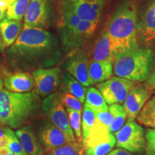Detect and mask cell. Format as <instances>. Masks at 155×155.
<instances>
[{
	"instance_id": "cell-37",
	"label": "cell",
	"mask_w": 155,
	"mask_h": 155,
	"mask_svg": "<svg viewBox=\"0 0 155 155\" xmlns=\"http://www.w3.org/2000/svg\"><path fill=\"white\" fill-rule=\"evenodd\" d=\"M147 155H155V145L151 147H147Z\"/></svg>"
},
{
	"instance_id": "cell-14",
	"label": "cell",
	"mask_w": 155,
	"mask_h": 155,
	"mask_svg": "<svg viewBox=\"0 0 155 155\" xmlns=\"http://www.w3.org/2000/svg\"><path fill=\"white\" fill-rule=\"evenodd\" d=\"M150 98V93L142 86H136L131 89L123 104L128 121H135L145 104Z\"/></svg>"
},
{
	"instance_id": "cell-12",
	"label": "cell",
	"mask_w": 155,
	"mask_h": 155,
	"mask_svg": "<svg viewBox=\"0 0 155 155\" xmlns=\"http://www.w3.org/2000/svg\"><path fill=\"white\" fill-rule=\"evenodd\" d=\"M39 139L43 149L49 152L57 147L76 141L75 138L70 137L49 122L45 123L40 128Z\"/></svg>"
},
{
	"instance_id": "cell-10",
	"label": "cell",
	"mask_w": 155,
	"mask_h": 155,
	"mask_svg": "<svg viewBox=\"0 0 155 155\" xmlns=\"http://www.w3.org/2000/svg\"><path fill=\"white\" fill-rule=\"evenodd\" d=\"M51 17L50 0H30L24 17L25 27L47 28Z\"/></svg>"
},
{
	"instance_id": "cell-3",
	"label": "cell",
	"mask_w": 155,
	"mask_h": 155,
	"mask_svg": "<svg viewBox=\"0 0 155 155\" xmlns=\"http://www.w3.org/2000/svg\"><path fill=\"white\" fill-rule=\"evenodd\" d=\"M40 97L35 91L14 93L0 91V123L10 129H19L38 112Z\"/></svg>"
},
{
	"instance_id": "cell-36",
	"label": "cell",
	"mask_w": 155,
	"mask_h": 155,
	"mask_svg": "<svg viewBox=\"0 0 155 155\" xmlns=\"http://www.w3.org/2000/svg\"><path fill=\"white\" fill-rule=\"evenodd\" d=\"M11 151L8 147H0V155H9Z\"/></svg>"
},
{
	"instance_id": "cell-32",
	"label": "cell",
	"mask_w": 155,
	"mask_h": 155,
	"mask_svg": "<svg viewBox=\"0 0 155 155\" xmlns=\"http://www.w3.org/2000/svg\"><path fill=\"white\" fill-rule=\"evenodd\" d=\"M147 147H151L155 145V128L147 130L145 134Z\"/></svg>"
},
{
	"instance_id": "cell-26",
	"label": "cell",
	"mask_w": 155,
	"mask_h": 155,
	"mask_svg": "<svg viewBox=\"0 0 155 155\" xmlns=\"http://www.w3.org/2000/svg\"><path fill=\"white\" fill-rule=\"evenodd\" d=\"M108 111L113 117V121L110 127L109 131L112 134L116 133L124 125L127 114L123 106L120 104H112L108 107Z\"/></svg>"
},
{
	"instance_id": "cell-8",
	"label": "cell",
	"mask_w": 155,
	"mask_h": 155,
	"mask_svg": "<svg viewBox=\"0 0 155 155\" xmlns=\"http://www.w3.org/2000/svg\"><path fill=\"white\" fill-rule=\"evenodd\" d=\"M42 109L51 124L70 137L75 138L68 114L60 101L58 94H51L46 96L42 103Z\"/></svg>"
},
{
	"instance_id": "cell-19",
	"label": "cell",
	"mask_w": 155,
	"mask_h": 155,
	"mask_svg": "<svg viewBox=\"0 0 155 155\" xmlns=\"http://www.w3.org/2000/svg\"><path fill=\"white\" fill-rule=\"evenodd\" d=\"M92 57L93 60L96 61H111L113 62L114 53L108 32L106 28L101 32L98 40L95 42L93 48Z\"/></svg>"
},
{
	"instance_id": "cell-1",
	"label": "cell",
	"mask_w": 155,
	"mask_h": 155,
	"mask_svg": "<svg viewBox=\"0 0 155 155\" xmlns=\"http://www.w3.org/2000/svg\"><path fill=\"white\" fill-rule=\"evenodd\" d=\"M6 55L12 66L28 70L53 66L61 60V52L57 38L49 31L24 26Z\"/></svg>"
},
{
	"instance_id": "cell-29",
	"label": "cell",
	"mask_w": 155,
	"mask_h": 155,
	"mask_svg": "<svg viewBox=\"0 0 155 155\" xmlns=\"http://www.w3.org/2000/svg\"><path fill=\"white\" fill-rule=\"evenodd\" d=\"M66 112L68 116L69 123L72 128L75 137L79 140L82 139V131H81V112L74 110L66 108Z\"/></svg>"
},
{
	"instance_id": "cell-31",
	"label": "cell",
	"mask_w": 155,
	"mask_h": 155,
	"mask_svg": "<svg viewBox=\"0 0 155 155\" xmlns=\"http://www.w3.org/2000/svg\"><path fill=\"white\" fill-rule=\"evenodd\" d=\"M58 96L62 105L65 106L66 108H70L78 112L82 111V103L76 97L65 92L58 94Z\"/></svg>"
},
{
	"instance_id": "cell-9",
	"label": "cell",
	"mask_w": 155,
	"mask_h": 155,
	"mask_svg": "<svg viewBox=\"0 0 155 155\" xmlns=\"http://www.w3.org/2000/svg\"><path fill=\"white\" fill-rule=\"evenodd\" d=\"M62 76L61 70L58 67L39 68L32 71L35 92L42 97L49 96L60 86Z\"/></svg>"
},
{
	"instance_id": "cell-23",
	"label": "cell",
	"mask_w": 155,
	"mask_h": 155,
	"mask_svg": "<svg viewBox=\"0 0 155 155\" xmlns=\"http://www.w3.org/2000/svg\"><path fill=\"white\" fill-rule=\"evenodd\" d=\"M86 104L91 107L95 114L98 112L108 111V106L102 94L94 87L89 88L86 94Z\"/></svg>"
},
{
	"instance_id": "cell-22",
	"label": "cell",
	"mask_w": 155,
	"mask_h": 155,
	"mask_svg": "<svg viewBox=\"0 0 155 155\" xmlns=\"http://www.w3.org/2000/svg\"><path fill=\"white\" fill-rule=\"evenodd\" d=\"M62 90L63 92L70 94L78 99L81 103L86 100V87L77 81L70 73H66L62 76Z\"/></svg>"
},
{
	"instance_id": "cell-15",
	"label": "cell",
	"mask_w": 155,
	"mask_h": 155,
	"mask_svg": "<svg viewBox=\"0 0 155 155\" xmlns=\"http://www.w3.org/2000/svg\"><path fill=\"white\" fill-rule=\"evenodd\" d=\"M137 38L141 42L155 41V0H151L137 25Z\"/></svg>"
},
{
	"instance_id": "cell-24",
	"label": "cell",
	"mask_w": 155,
	"mask_h": 155,
	"mask_svg": "<svg viewBox=\"0 0 155 155\" xmlns=\"http://www.w3.org/2000/svg\"><path fill=\"white\" fill-rule=\"evenodd\" d=\"M137 121L145 127L155 128V96L147 101L137 117Z\"/></svg>"
},
{
	"instance_id": "cell-6",
	"label": "cell",
	"mask_w": 155,
	"mask_h": 155,
	"mask_svg": "<svg viewBox=\"0 0 155 155\" xmlns=\"http://www.w3.org/2000/svg\"><path fill=\"white\" fill-rule=\"evenodd\" d=\"M114 135L116 146L131 153L143 152L146 145L144 129L135 121H127Z\"/></svg>"
},
{
	"instance_id": "cell-4",
	"label": "cell",
	"mask_w": 155,
	"mask_h": 155,
	"mask_svg": "<svg viewBox=\"0 0 155 155\" xmlns=\"http://www.w3.org/2000/svg\"><path fill=\"white\" fill-rule=\"evenodd\" d=\"M154 64L152 50L137 47L116 53L113 60V72L116 76L134 82H142L150 76Z\"/></svg>"
},
{
	"instance_id": "cell-7",
	"label": "cell",
	"mask_w": 155,
	"mask_h": 155,
	"mask_svg": "<svg viewBox=\"0 0 155 155\" xmlns=\"http://www.w3.org/2000/svg\"><path fill=\"white\" fill-rule=\"evenodd\" d=\"M134 85L135 82L132 81L116 76L97 84V88L106 104L112 105L124 102Z\"/></svg>"
},
{
	"instance_id": "cell-28",
	"label": "cell",
	"mask_w": 155,
	"mask_h": 155,
	"mask_svg": "<svg viewBox=\"0 0 155 155\" xmlns=\"http://www.w3.org/2000/svg\"><path fill=\"white\" fill-rule=\"evenodd\" d=\"M82 148L76 141L69 143L50 151L48 155H81Z\"/></svg>"
},
{
	"instance_id": "cell-5",
	"label": "cell",
	"mask_w": 155,
	"mask_h": 155,
	"mask_svg": "<svg viewBox=\"0 0 155 155\" xmlns=\"http://www.w3.org/2000/svg\"><path fill=\"white\" fill-rule=\"evenodd\" d=\"M97 25L88 21L81 20L75 27L58 26L63 53L70 56L79 51L94 34Z\"/></svg>"
},
{
	"instance_id": "cell-27",
	"label": "cell",
	"mask_w": 155,
	"mask_h": 155,
	"mask_svg": "<svg viewBox=\"0 0 155 155\" xmlns=\"http://www.w3.org/2000/svg\"><path fill=\"white\" fill-rule=\"evenodd\" d=\"M96 121V114L91 107L85 104L83 110L82 118V139L83 143H84L88 138L92 127H94Z\"/></svg>"
},
{
	"instance_id": "cell-11",
	"label": "cell",
	"mask_w": 155,
	"mask_h": 155,
	"mask_svg": "<svg viewBox=\"0 0 155 155\" xmlns=\"http://www.w3.org/2000/svg\"><path fill=\"white\" fill-rule=\"evenodd\" d=\"M82 20L98 24L104 7V0H62Z\"/></svg>"
},
{
	"instance_id": "cell-20",
	"label": "cell",
	"mask_w": 155,
	"mask_h": 155,
	"mask_svg": "<svg viewBox=\"0 0 155 155\" xmlns=\"http://www.w3.org/2000/svg\"><path fill=\"white\" fill-rule=\"evenodd\" d=\"M113 73V62L111 61H89L88 74L91 85L108 80Z\"/></svg>"
},
{
	"instance_id": "cell-34",
	"label": "cell",
	"mask_w": 155,
	"mask_h": 155,
	"mask_svg": "<svg viewBox=\"0 0 155 155\" xmlns=\"http://www.w3.org/2000/svg\"><path fill=\"white\" fill-rule=\"evenodd\" d=\"M111 152L114 155H133L131 152L121 148H117L116 150H113L111 151Z\"/></svg>"
},
{
	"instance_id": "cell-21",
	"label": "cell",
	"mask_w": 155,
	"mask_h": 155,
	"mask_svg": "<svg viewBox=\"0 0 155 155\" xmlns=\"http://www.w3.org/2000/svg\"><path fill=\"white\" fill-rule=\"evenodd\" d=\"M22 24L21 21L11 20L7 18L0 22V34L4 48H9L15 43L22 32Z\"/></svg>"
},
{
	"instance_id": "cell-33",
	"label": "cell",
	"mask_w": 155,
	"mask_h": 155,
	"mask_svg": "<svg viewBox=\"0 0 155 155\" xmlns=\"http://www.w3.org/2000/svg\"><path fill=\"white\" fill-rule=\"evenodd\" d=\"M15 0H0V8L3 12H7L9 7Z\"/></svg>"
},
{
	"instance_id": "cell-2",
	"label": "cell",
	"mask_w": 155,
	"mask_h": 155,
	"mask_svg": "<svg viewBox=\"0 0 155 155\" xmlns=\"http://www.w3.org/2000/svg\"><path fill=\"white\" fill-rule=\"evenodd\" d=\"M137 25V7L131 0H125L118 6L105 27L114 55L139 47Z\"/></svg>"
},
{
	"instance_id": "cell-30",
	"label": "cell",
	"mask_w": 155,
	"mask_h": 155,
	"mask_svg": "<svg viewBox=\"0 0 155 155\" xmlns=\"http://www.w3.org/2000/svg\"><path fill=\"white\" fill-rule=\"evenodd\" d=\"M5 133L9 138L8 148L12 152L13 155H28L25 152L21 144L20 141L17 138L16 134L10 128L5 127Z\"/></svg>"
},
{
	"instance_id": "cell-35",
	"label": "cell",
	"mask_w": 155,
	"mask_h": 155,
	"mask_svg": "<svg viewBox=\"0 0 155 155\" xmlns=\"http://www.w3.org/2000/svg\"><path fill=\"white\" fill-rule=\"evenodd\" d=\"M148 82L150 86L155 90V70L148 78Z\"/></svg>"
},
{
	"instance_id": "cell-38",
	"label": "cell",
	"mask_w": 155,
	"mask_h": 155,
	"mask_svg": "<svg viewBox=\"0 0 155 155\" xmlns=\"http://www.w3.org/2000/svg\"><path fill=\"white\" fill-rule=\"evenodd\" d=\"M7 134L5 133V127H0V140L5 137Z\"/></svg>"
},
{
	"instance_id": "cell-17",
	"label": "cell",
	"mask_w": 155,
	"mask_h": 155,
	"mask_svg": "<svg viewBox=\"0 0 155 155\" xmlns=\"http://www.w3.org/2000/svg\"><path fill=\"white\" fill-rule=\"evenodd\" d=\"M4 86L7 91L14 93H28L35 87L32 75L26 72L7 73L4 78Z\"/></svg>"
},
{
	"instance_id": "cell-41",
	"label": "cell",
	"mask_w": 155,
	"mask_h": 155,
	"mask_svg": "<svg viewBox=\"0 0 155 155\" xmlns=\"http://www.w3.org/2000/svg\"><path fill=\"white\" fill-rule=\"evenodd\" d=\"M3 86H4V81L1 78V75H0V91L3 89Z\"/></svg>"
},
{
	"instance_id": "cell-13",
	"label": "cell",
	"mask_w": 155,
	"mask_h": 155,
	"mask_svg": "<svg viewBox=\"0 0 155 155\" xmlns=\"http://www.w3.org/2000/svg\"><path fill=\"white\" fill-rule=\"evenodd\" d=\"M88 63L86 53L79 50L73 55L68 56L65 63V68L81 84L85 87H88L91 85L88 74Z\"/></svg>"
},
{
	"instance_id": "cell-40",
	"label": "cell",
	"mask_w": 155,
	"mask_h": 155,
	"mask_svg": "<svg viewBox=\"0 0 155 155\" xmlns=\"http://www.w3.org/2000/svg\"><path fill=\"white\" fill-rule=\"evenodd\" d=\"M5 12H3V11L1 9V8H0V22H1L2 20H3L4 17H5Z\"/></svg>"
},
{
	"instance_id": "cell-42",
	"label": "cell",
	"mask_w": 155,
	"mask_h": 155,
	"mask_svg": "<svg viewBox=\"0 0 155 155\" xmlns=\"http://www.w3.org/2000/svg\"><path fill=\"white\" fill-rule=\"evenodd\" d=\"M106 155H114V154L111 152H109V153H108V154H107Z\"/></svg>"
},
{
	"instance_id": "cell-18",
	"label": "cell",
	"mask_w": 155,
	"mask_h": 155,
	"mask_svg": "<svg viewBox=\"0 0 155 155\" xmlns=\"http://www.w3.org/2000/svg\"><path fill=\"white\" fill-rule=\"evenodd\" d=\"M17 138L28 155H43L44 149L30 127L26 126L15 131Z\"/></svg>"
},
{
	"instance_id": "cell-39",
	"label": "cell",
	"mask_w": 155,
	"mask_h": 155,
	"mask_svg": "<svg viewBox=\"0 0 155 155\" xmlns=\"http://www.w3.org/2000/svg\"><path fill=\"white\" fill-rule=\"evenodd\" d=\"M4 51H5V48H4L1 34H0V53H4Z\"/></svg>"
},
{
	"instance_id": "cell-25",
	"label": "cell",
	"mask_w": 155,
	"mask_h": 155,
	"mask_svg": "<svg viewBox=\"0 0 155 155\" xmlns=\"http://www.w3.org/2000/svg\"><path fill=\"white\" fill-rule=\"evenodd\" d=\"M30 0H15L6 12V18L11 20L21 21L28 11Z\"/></svg>"
},
{
	"instance_id": "cell-16",
	"label": "cell",
	"mask_w": 155,
	"mask_h": 155,
	"mask_svg": "<svg viewBox=\"0 0 155 155\" xmlns=\"http://www.w3.org/2000/svg\"><path fill=\"white\" fill-rule=\"evenodd\" d=\"M115 145V137L112 133L88 138L83 143V155H106L111 152Z\"/></svg>"
}]
</instances>
